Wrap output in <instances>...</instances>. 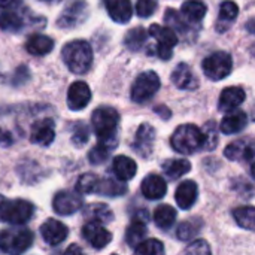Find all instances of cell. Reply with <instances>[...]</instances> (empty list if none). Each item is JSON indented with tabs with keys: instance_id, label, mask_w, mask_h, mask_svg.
Wrapping results in <instances>:
<instances>
[{
	"instance_id": "cell-1",
	"label": "cell",
	"mask_w": 255,
	"mask_h": 255,
	"mask_svg": "<svg viewBox=\"0 0 255 255\" xmlns=\"http://www.w3.org/2000/svg\"><path fill=\"white\" fill-rule=\"evenodd\" d=\"M93 128L99 137V142L112 148L117 143V133L120 124V114L111 106H100L91 117Z\"/></svg>"
},
{
	"instance_id": "cell-2",
	"label": "cell",
	"mask_w": 255,
	"mask_h": 255,
	"mask_svg": "<svg viewBox=\"0 0 255 255\" xmlns=\"http://www.w3.org/2000/svg\"><path fill=\"white\" fill-rule=\"evenodd\" d=\"M63 60L69 70L76 75H84L88 72L93 63V51L85 40H72L63 48Z\"/></svg>"
},
{
	"instance_id": "cell-3",
	"label": "cell",
	"mask_w": 255,
	"mask_h": 255,
	"mask_svg": "<svg viewBox=\"0 0 255 255\" xmlns=\"http://www.w3.org/2000/svg\"><path fill=\"white\" fill-rule=\"evenodd\" d=\"M170 143L173 149L179 154H194L205 146V134L196 126L184 124L175 130Z\"/></svg>"
},
{
	"instance_id": "cell-4",
	"label": "cell",
	"mask_w": 255,
	"mask_h": 255,
	"mask_svg": "<svg viewBox=\"0 0 255 255\" xmlns=\"http://www.w3.org/2000/svg\"><path fill=\"white\" fill-rule=\"evenodd\" d=\"M33 212H34V208L27 200L3 199L0 203V221L12 224V226H19V224L27 223L33 217Z\"/></svg>"
},
{
	"instance_id": "cell-5",
	"label": "cell",
	"mask_w": 255,
	"mask_h": 255,
	"mask_svg": "<svg viewBox=\"0 0 255 255\" xmlns=\"http://www.w3.org/2000/svg\"><path fill=\"white\" fill-rule=\"evenodd\" d=\"M33 233L28 229H9L0 232V251L6 254H22L33 244Z\"/></svg>"
},
{
	"instance_id": "cell-6",
	"label": "cell",
	"mask_w": 255,
	"mask_h": 255,
	"mask_svg": "<svg viewBox=\"0 0 255 255\" xmlns=\"http://www.w3.org/2000/svg\"><path fill=\"white\" fill-rule=\"evenodd\" d=\"M232 69H233L232 55L224 51L214 52L203 60V72L212 81H221L227 78Z\"/></svg>"
},
{
	"instance_id": "cell-7",
	"label": "cell",
	"mask_w": 255,
	"mask_h": 255,
	"mask_svg": "<svg viewBox=\"0 0 255 255\" xmlns=\"http://www.w3.org/2000/svg\"><path fill=\"white\" fill-rule=\"evenodd\" d=\"M160 90V78L155 72H143L140 73L133 87H131V100L136 103H145L152 99Z\"/></svg>"
},
{
	"instance_id": "cell-8",
	"label": "cell",
	"mask_w": 255,
	"mask_h": 255,
	"mask_svg": "<svg viewBox=\"0 0 255 255\" xmlns=\"http://www.w3.org/2000/svg\"><path fill=\"white\" fill-rule=\"evenodd\" d=\"M148 33L157 40V52L160 58L169 60L172 57L173 46L178 43V36L175 30H172L170 27H161L158 24H152Z\"/></svg>"
},
{
	"instance_id": "cell-9",
	"label": "cell",
	"mask_w": 255,
	"mask_h": 255,
	"mask_svg": "<svg viewBox=\"0 0 255 255\" xmlns=\"http://www.w3.org/2000/svg\"><path fill=\"white\" fill-rule=\"evenodd\" d=\"M88 16V6L84 0H75L58 16L57 24L61 28H73L81 25Z\"/></svg>"
},
{
	"instance_id": "cell-10",
	"label": "cell",
	"mask_w": 255,
	"mask_h": 255,
	"mask_svg": "<svg viewBox=\"0 0 255 255\" xmlns=\"http://www.w3.org/2000/svg\"><path fill=\"white\" fill-rule=\"evenodd\" d=\"M84 205V199L79 191H60L52 200V208L58 215H72Z\"/></svg>"
},
{
	"instance_id": "cell-11",
	"label": "cell",
	"mask_w": 255,
	"mask_h": 255,
	"mask_svg": "<svg viewBox=\"0 0 255 255\" xmlns=\"http://www.w3.org/2000/svg\"><path fill=\"white\" fill-rule=\"evenodd\" d=\"M82 238L94 248V250H103L106 248L111 241H112V235L103 227V224L99 223H93L88 221L84 227H82Z\"/></svg>"
},
{
	"instance_id": "cell-12",
	"label": "cell",
	"mask_w": 255,
	"mask_h": 255,
	"mask_svg": "<svg viewBox=\"0 0 255 255\" xmlns=\"http://www.w3.org/2000/svg\"><path fill=\"white\" fill-rule=\"evenodd\" d=\"M154 140H155V130L152 126L149 124H142L136 134H134V140H133V149L143 158H148L152 154V148H154Z\"/></svg>"
},
{
	"instance_id": "cell-13",
	"label": "cell",
	"mask_w": 255,
	"mask_h": 255,
	"mask_svg": "<svg viewBox=\"0 0 255 255\" xmlns=\"http://www.w3.org/2000/svg\"><path fill=\"white\" fill-rule=\"evenodd\" d=\"M55 139V128L54 121L49 118H43L31 126L30 130V140L40 146H49Z\"/></svg>"
},
{
	"instance_id": "cell-14",
	"label": "cell",
	"mask_w": 255,
	"mask_h": 255,
	"mask_svg": "<svg viewBox=\"0 0 255 255\" xmlns=\"http://www.w3.org/2000/svg\"><path fill=\"white\" fill-rule=\"evenodd\" d=\"M91 100V90L84 81H76L70 85L67 93V105L72 111L84 109Z\"/></svg>"
},
{
	"instance_id": "cell-15",
	"label": "cell",
	"mask_w": 255,
	"mask_h": 255,
	"mask_svg": "<svg viewBox=\"0 0 255 255\" xmlns=\"http://www.w3.org/2000/svg\"><path fill=\"white\" fill-rule=\"evenodd\" d=\"M40 235H42V239L51 245V247H57L60 245L61 242L66 241L67 238V227L57 221V220H48L42 224L40 227Z\"/></svg>"
},
{
	"instance_id": "cell-16",
	"label": "cell",
	"mask_w": 255,
	"mask_h": 255,
	"mask_svg": "<svg viewBox=\"0 0 255 255\" xmlns=\"http://www.w3.org/2000/svg\"><path fill=\"white\" fill-rule=\"evenodd\" d=\"M197 196H199L197 184L194 181H184L175 193V200L181 209L188 211L197 202Z\"/></svg>"
},
{
	"instance_id": "cell-17",
	"label": "cell",
	"mask_w": 255,
	"mask_h": 255,
	"mask_svg": "<svg viewBox=\"0 0 255 255\" xmlns=\"http://www.w3.org/2000/svg\"><path fill=\"white\" fill-rule=\"evenodd\" d=\"M172 82L181 90H196L199 87V79L185 63H181L175 67L172 73Z\"/></svg>"
},
{
	"instance_id": "cell-18",
	"label": "cell",
	"mask_w": 255,
	"mask_h": 255,
	"mask_svg": "<svg viewBox=\"0 0 255 255\" xmlns=\"http://www.w3.org/2000/svg\"><path fill=\"white\" fill-rule=\"evenodd\" d=\"M245 99H247V94L241 87H229L223 90L220 96L218 108L223 112H232L236 108H239L245 102Z\"/></svg>"
},
{
	"instance_id": "cell-19",
	"label": "cell",
	"mask_w": 255,
	"mask_h": 255,
	"mask_svg": "<svg viewBox=\"0 0 255 255\" xmlns=\"http://www.w3.org/2000/svg\"><path fill=\"white\" fill-rule=\"evenodd\" d=\"M224 155L232 161H248L253 164L254 161V148L253 143L248 140H236L230 145H227Z\"/></svg>"
},
{
	"instance_id": "cell-20",
	"label": "cell",
	"mask_w": 255,
	"mask_h": 255,
	"mask_svg": "<svg viewBox=\"0 0 255 255\" xmlns=\"http://www.w3.org/2000/svg\"><path fill=\"white\" fill-rule=\"evenodd\" d=\"M109 16L120 24L128 22L133 15L130 0H103Z\"/></svg>"
},
{
	"instance_id": "cell-21",
	"label": "cell",
	"mask_w": 255,
	"mask_h": 255,
	"mask_svg": "<svg viewBox=\"0 0 255 255\" xmlns=\"http://www.w3.org/2000/svg\"><path fill=\"white\" fill-rule=\"evenodd\" d=\"M167 191V185L160 175H148L142 181V193L149 200L163 199Z\"/></svg>"
},
{
	"instance_id": "cell-22",
	"label": "cell",
	"mask_w": 255,
	"mask_h": 255,
	"mask_svg": "<svg viewBox=\"0 0 255 255\" xmlns=\"http://www.w3.org/2000/svg\"><path fill=\"white\" fill-rule=\"evenodd\" d=\"M247 123H248V117H247L245 112L232 111L223 118V121L220 124V128L226 134H235V133H239L241 130H244Z\"/></svg>"
},
{
	"instance_id": "cell-23",
	"label": "cell",
	"mask_w": 255,
	"mask_h": 255,
	"mask_svg": "<svg viewBox=\"0 0 255 255\" xmlns=\"http://www.w3.org/2000/svg\"><path fill=\"white\" fill-rule=\"evenodd\" d=\"M93 193L106 196V197H120L127 193V185L109 178H97Z\"/></svg>"
},
{
	"instance_id": "cell-24",
	"label": "cell",
	"mask_w": 255,
	"mask_h": 255,
	"mask_svg": "<svg viewBox=\"0 0 255 255\" xmlns=\"http://www.w3.org/2000/svg\"><path fill=\"white\" fill-rule=\"evenodd\" d=\"M25 48L31 55H46V54H49L52 51L54 40L51 37L45 36V34L36 33V34H31L27 39Z\"/></svg>"
},
{
	"instance_id": "cell-25",
	"label": "cell",
	"mask_w": 255,
	"mask_h": 255,
	"mask_svg": "<svg viewBox=\"0 0 255 255\" xmlns=\"http://www.w3.org/2000/svg\"><path fill=\"white\" fill-rule=\"evenodd\" d=\"M84 217L93 223L99 224H108L114 220V214L109 209L108 205L103 203H90L84 208Z\"/></svg>"
},
{
	"instance_id": "cell-26",
	"label": "cell",
	"mask_w": 255,
	"mask_h": 255,
	"mask_svg": "<svg viewBox=\"0 0 255 255\" xmlns=\"http://www.w3.org/2000/svg\"><path fill=\"white\" fill-rule=\"evenodd\" d=\"M112 169H114V173L117 175V178L121 179L123 182L130 181L137 172L136 163L130 157H124V155H118L114 158Z\"/></svg>"
},
{
	"instance_id": "cell-27",
	"label": "cell",
	"mask_w": 255,
	"mask_h": 255,
	"mask_svg": "<svg viewBox=\"0 0 255 255\" xmlns=\"http://www.w3.org/2000/svg\"><path fill=\"white\" fill-rule=\"evenodd\" d=\"M181 15L187 22H199L206 15V4L202 0H187L181 7Z\"/></svg>"
},
{
	"instance_id": "cell-28",
	"label": "cell",
	"mask_w": 255,
	"mask_h": 255,
	"mask_svg": "<svg viewBox=\"0 0 255 255\" xmlns=\"http://www.w3.org/2000/svg\"><path fill=\"white\" fill-rule=\"evenodd\" d=\"M239 13V7L235 1L226 0L223 1L221 7H220V19H218V30H227V27L235 22V19L238 18Z\"/></svg>"
},
{
	"instance_id": "cell-29",
	"label": "cell",
	"mask_w": 255,
	"mask_h": 255,
	"mask_svg": "<svg viewBox=\"0 0 255 255\" xmlns=\"http://www.w3.org/2000/svg\"><path fill=\"white\" fill-rule=\"evenodd\" d=\"M154 221L157 227L163 230H169L176 221V211L169 205H161L154 212Z\"/></svg>"
},
{
	"instance_id": "cell-30",
	"label": "cell",
	"mask_w": 255,
	"mask_h": 255,
	"mask_svg": "<svg viewBox=\"0 0 255 255\" xmlns=\"http://www.w3.org/2000/svg\"><path fill=\"white\" fill-rule=\"evenodd\" d=\"M163 170L164 173L172 178V179H178L184 175H187L191 170V163L188 160L184 158H175V160H169L163 164Z\"/></svg>"
},
{
	"instance_id": "cell-31",
	"label": "cell",
	"mask_w": 255,
	"mask_h": 255,
	"mask_svg": "<svg viewBox=\"0 0 255 255\" xmlns=\"http://www.w3.org/2000/svg\"><path fill=\"white\" fill-rule=\"evenodd\" d=\"M146 238V224L145 221L140 220H134L126 233V242L128 244V247L134 248L136 245H139L143 239Z\"/></svg>"
},
{
	"instance_id": "cell-32",
	"label": "cell",
	"mask_w": 255,
	"mask_h": 255,
	"mask_svg": "<svg viewBox=\"0 0 255 255\" xmlns=\"http://www.w3.org/2000/svg\"><path fill=\"white\" fill-rule=\"evenodd\" d=\"M24 27V18L15 10L0 12V28L6 31H19Z\"/></svg>"
},
{
	"instance_id": "cell-33",
	"label": "cell",
	"mask_w": 255,
	"mask_h": 255,
	"mask_svg": "<svg viewBox=\"0 0 255 255\" xmlns=\"http://www.w3.org/2000/svg\"><path fill=\"white\" fill-rule=\"evenodd\" d=\"M233 217H235L236 223L241 227H244V229H247L250 232H253L255 229V211L253 206H244V208L235 209L233 211Z\"/></svg>"
},
{
	"instance_id": "cell-34",
	"label": "cell",
	"mask_w": 255,
	"mask_h": 255,
	"mask_svg": "<svg viewBox=\"0 0 255 255\" xmlns=\"http://www.w3.org/2000/svg\"><path fill=\"white\" fill-rule=\"evenodd\" d=\"M146 36H148V31H146L143 27H136V28L130 30V31L126 34L124 43H126V46H127L128 49H131V51H139V49L143 46V43H145V40H146Z\"/></svg>"
},
{
	"instance_id": "cell-35",
	"label": "cell",
	"mask_w": 255,
	"mask_h": 255,
	"mask_svg": "<svg viewBox=\"0 0 255 255\" xmlns=\"http://www.w3.org/2000/svg\"><path fill=\"white\" fill-rule=\"evenodd\" d=\"M200 229H202V221H199V220H196V218H191V220L182 223V224L178 227L176 236H178V239H181V241H190V239H193V238L199 233Z\"/></svg>"
},
{
	"instance_id": "cell-36",
	"label": "cell",
	"mask_w": 255,
	"mask_h": 255,
	"mask_svg": "<svg viewBox=\"0 0 255 255\" xmlns=\"http://www.w3.org/2000/svg\"><path fill=\"white\" fill-rule=\"evenodd\" d=\"M136 254L140 255H160L164 253V247L160 241L157 239H148V241H142L139 245L134 247Z\"/></svg>"
},
{
	"instance_id": "cell-37",
	"label": "cell",
	"mask_w": 255,
	"mask_h": 255,
	"mask_svg": "<svg viewBox=\"0 0 255 255\" xmlns=\"http://www.w3.org/2000/svg\"><path fill=\"white\" fill-rule=\"evenodd\" d=\"M164 21L169 24V27L172 28V30H179V31H187V28H188V24H187V21L182 18V15L178 12V10H175V9H167L166 10V13H164Z\"/></svg>"
},
{
	"instance_id": "cell-38",
	"label": "cell",
	"mask_w": 255,
	"mask_h": 255,
	"mask_svg": "<svg viewBox=\"0 0 255 255\" xmlns=\"http://www.w3.org/2000/svg\"><path fill=\"white\" fill-rule=\"evenodd\" d=\"M112 148L103 145V143H99L96 145L90 154H88V158H90V163L91 164H100V163H105L108 158H109V152H111Z\"/></svg>"
},
{
	"instance_id": "cell-39",
	"label": "cell",
	"mask_w": 255,
	"mask_h": 255,
	"mask_svg": "<svg viewBox=\"0 0 255 255\" xmlns=\"http://www.w3.org/2000/svg\"><path fill=\"white\" fill-rule=\"evenodd\" d=\"M97 178H99V176H96V175H93V173H85V175H82V176L78 179L76 191H79L81 194L93 193L94 185H96V182H97Z\"/></svg>"
},
{
	"instance_id": "cell-40",
	"label": "cell",
	"mask_w": 255,
	"mask_h": 255,
	"mask_svg": "<svg viewBox=\"0 0 255 255\" xmlns=\"http://www.w3.org/2000/svg\"><path fill=\"white\" fill-rule=\"evenodd\" d=\"M157 0H137L136 3V13L140 18H148L157 10Z\"/></svg>"
},
{
	"instance_id": "cell-41",
	"label": "cell",
	"mask_w": 255,
	"mask_h": 255,
	"mask_svg": "<svg viewBox=\"0 0 255 255\" xmlns=\"http://www.w3.org/2000/svg\"><path fill=\"white\" fill-rule=\"evenodd\" d=\"M88 137H90V131H88V127L84 124V123H78L75 126V130H73V136H72V142L78 146H82L88 142Z\"/></svg>"
},
{
	"instance_id": "cell-42",
	"label": "cell",
	"mask_w": 255,
	"mask_h": 255,
	"mask_svg": "<svg viewBox=\"0 0 255 255\" xmlns=\"http://www.w3.org/2000/svg\"><path fill=\"white\" fill-rule=\"evenodd\" d=\"M184 253H185V254L206 255V254H211V247H209V244H208L206 241L199 239V241H194L193 244H190V245L185 248V251H184Z\"/></svg>"
},
{
	"instance_id": "cell-43",
	"label": "cell",
	"mask_w": 255,
	"mask_h": 255,
	"mask_svg": "<svg viewBox=\"0 0 255 255\" xmlns=\"http://www.w3.org/2000/svg\"><path fill=\"white\" fill-rule=\"evenodd\" d=\"M205 146L208 149H214L215 145H217V131H214V123H209L206 124L205 127Z\"/></svg>"
},
{
	"instance_id": "cell-44",
	"label": "cell",
	"mask_w": 255,
	"mask_h": 255,
	"mask_svg": "<svg viewBox=\"0 0 255 255\" xmlns=\"http://www.w3.org/2000/svg\"><path fill=\"white\" fill-rule=\"evenodd\" d=\"M12 142H13V139H12L10 133H7L3 128H0V146L1 148H7V146L12 145Z\"/></svg>"
},
{
	"instance_id": "cell-45",
	"label": "cell",
	"mask_w": 255,
	"mask_h": 255,
	"mask_svg": "<svg viewBox=\"0 0 255 255\" xmlns=\"http://www.w3.org/2000/svg\"><path fill=\"white\" fill-rule=\"evenodd\" d=\"M22 3V0H0V9H12Z\"/></svg>"
},
{
	"instance_id": "cell-46",
	"label": "cell",
	"mask_w": 255,
	"mask_h": 255,
	"mask_svg": "<svg viewBox=\"0 0 255 255\" xmlns=\"http://www.w3.org/2000/svg\"><path fill=\"white\" fill-rule=\"evenodd\" d=\"M67 253H82L79 248H76V247H70L69 250H67Z\"/></svg>"
},
{
	"instance_id": "cell-47",
	"label": "cell",
	"mask_w": 255,
	"mask_h": 255,
	"mask_svg": "<svg viewBox=\"0 0 255 255\" xmlns=\"http://www.w3.org/2000/svg\"><path fill=\"white\" fill-rule=\"evenodd\" d=\"M1 200H3V196H0V203H1Z\"/></svg>"
}]
</instances>
